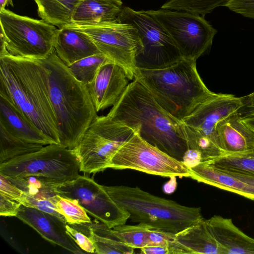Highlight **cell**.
Returning <instances> with one entry per match:
<instances>
[{
    "label": "cell",
    "mask_w": 254,
    "mask_h": 254,
    "mask_svg": "<svg viewBox=\"0 0 254 254\" xmlns=\"http://www.w3.org/2000/svg\"><path fill=\"white\" fill-rule=\"evenodd\" d=\"M107 115L115 121L138 127L142 139L179 161H182L188 149L180 121L165 111L135 78Z\"/></svg>",
    "instance_id": "1"
},
{
    "label": "cell",
    "mask_w": 254,
    "mask_h": 254,
    "mask_svg": "<svg viewBox=\"0 0 254 254\" xmlns=\"http://www.w3.org/2000/svg\"><path fill=\"white\" fill-rule=\"evenodd\" d=\"M0 94L55 144H60L45 71L39 60L0 56Z\"/></svg>",
    "instance_id": "2"
},
{
    "label": "cell",
    "mask_w": 254,
    "mask_h": 254,
    "mask_svg": "<svg viewBox=\"0 0 254 254\" xmlns=\"http://www.w3.org/2000/svg\"><path fill=\"white\" fill-rule=\"evenodd\" d=\"M46 74L60 145L72 149L98 116L86 85L72 75L55 49L39 60Z\"/></svg>",
    "instance_id": "3"
},
{
    "label": "cell",
    "mask_w": 254,
    "mask_h": 254,
    "mask_svg": "<svg viewBox=\"0 0 254 254\" xmlns=\"http://www.w3.org/2000/svg\"><path fill=\"white\" fill-rule=\"evenodd\" d=\"M134 78L146 87L165 111L179 121L218 94L205 86L197 70L196 61L193 60L183 58L162 68H137Z\"/></svg>",
    "instance_id": "4"
},
{
    "label": "cell",
    "mask_w": 254,
    "mask_h": 254,
    "mask_svg": "<svg viewBox=\"0 0 254 254\" xmlns=\"http://www.w3.org/2000/svg\"><path fill=\"white\" fill-rule=\"evenodd\" d=\"M103 188L111 198L129 213V219L152 229L176 234L203 218L200 207L182 205L138 187Z\"/></svg>",
    "instance_id": "5"
},
{
    "label": "cell",
    "mask_w": 254,
    "mask_h": 254,
    "mask_svg": "<svg viewBox=\"0 0 254 254\" xmlns=\"http://www.w3.org/2000/svg\"><path fill=\"white\" fill-rule=\"evenodd\" d=\"M0 56L39 60L53 52L59 28L44 20L0 11Z\"/></svg>",
    "instance_id": "6"
},
{
    "label": "cell",
    "mask_w": 254,
    "mask_h": 254,
    "mask_svg": "<svg viewBox=\"0 0 254 254\" xmlns=\"http://www.w3.org/2000/svg\"><path fill=\"white\" fill-rule=\"evenodd\" d=\"M79 160L72 149L50 144L38 151L0 163V173L8 178L36 176L52 183H63L79 176Z\"/></svg>",
    "instance_id": "7"
},
{
    "label": "cell",
    "mask_w": 254,
    "mask_h": 254,
    "mask_svg": "<svg viewBox=\"0 0 254 254\" xmlns=\"http://www.w3.org/2000/svg\"><path fill=\"white\" fill-rule=\"evenodd\" d=\"M138 129L107 115L97 116L72 149L79 160L80 171L96 173L108 168L116 151Z\"/></svg>",
    "instance_id": "8"
},
{
    "label": "cell",
    "mask_w": 254,
    "mask_h": 254,
    "mask_svg": "<svg viewBox=\"0 0 254 254\" xmlns=\"http://www.w3.org/2000/svg\"><path fill=\"white\" fill-rule=\"evenodd\" d=\"M117 20L131 25L138 31L143 48L135 58L137 68H162L183 59L169 33L146 11L123 6Z\"/></svg>",
    "instance_id": "9"
},
{
    "label": "cell",
    "mask_w": 254,
    "mask_h": 254,
    "mask_svg": "<svg viewBox=\"0 0 254 254\" xmlns=\"http://www.w3.org/2000/svg\"><path fill=\"white\" fill-rule=\"evenodd\" d=\"M88 34L101 53L122 66L129 80L137 69L135 58L143 46L137 29L130 24L115 21L92 25L71 24Z\"/></svg>",
    "instance_id": "10"
},
{
    "label": "cell",
    "mask_w": 254,
    "mask_h": 254,
    "mask_svg": "<svg viewBox=\"0 0 254 254\" xmlns=\"http://www.w3.org/2000/svg\"><path fill=\"white\" fill-rule=\"evenodd\" d=\"M146 11L167 31L185 59L196 61L210 48L217 32L199 14L162 8Z\"/></svg>",
    "instance_id": "11"
},
{
    "label": "cell",
    "mask_w": 254,
    "mask_h": 254,
    "mask_svg": "<svg viewBox=\"0 0 254 254\" xmlns=\"http://www.w3.org/2000/svg\"><path fill=\"white\" fill-rule=\"evenodd\" d=\"M133 169L162 177H190V169L141 138L137 131L124 142L111 158L108 168Z\"/></svg>",
    "instance_id": "12"
},
{
    "label": "cell",
    "mask_w": 254,
    "mask_h": 254,
    "mask_svg": "<svg viewBox=\"0 0 254 254\" xmlns=\"http://www.w3.org/2000/svg\"><path fill=\"white\" fill-rule=\"evenodd\" d=\"M48 183L56 194L77 200L87 212L110 229L125 224L129 219V213L91 178L79 175L63 183Z\"/></svg>",
    "instance_id": "13"
},
{
    "label": "cell",
    "mask_w": 254,
    "mask_h": 254,
    "mask_svg": "<svg viewBox=\"0 0 254 254\" xmlns=\"http://www.w3.org/2000/svg\"><path fill=\"white\" fill-rule=\"evenodd\" d=\"M242 106L241 97L218 94L199 105L190 115L180 121L186 129L198 133L217 143L216 127L228 116L236 113Z\"/></svg>",
    "instance_id": "14"
},
{
    "label": "cell",
    "mask_w": 254,
    "mask_h": 254,
    "mask_svg": "<svg viewBox=\"0 0 254 254\" xmlns=\"http://www.w3.org/2000/svg\"><path fill=\"white\" fill-rule=\"evenodd\" d=\"M127 73L119 64L110 62L100 67L86 85L97 112L113 106L129 83Z\"/></svg>",
    "instance_id": "15"
},
{
    "label": "cell",
    "mask_w": 254,
    "mask_h": 254,
    "mask_svg": "<svg viewBox=\"0 0 254 254\" xmlns=\"http://www.w3.org/2000/svg\"><path fill=\"white\" fill-rule=\"evenodd\" d=\"M15 217L50 243L59 245L73 254L84 253L66 232V223L59 218L22 204Z\"/></svg>",
    "instance_id": "16"
},
{
    "label": "cell",
    "mask_w": 254,
    "mask_h": 254,
    "mask_svg": "<svg viewBox=\"0 0 254 254\" xmlns=\"http://www.w3.org/2000/svg\"><path fill=\"white\" fill-rule=\"evenodd\" d=\"M54 49L67 66L85 57L101 53L88 34L69 26L58 29Z\"/></svg>",
    "instance_id": "17"
},
{
    "label": "cell",
    "mask_w": 254,
    "mask_h": 254,
    "mask_svg": "<svg viewBox=\"0 0 254 254\" xmlns=\"http://www.w3.org/2000/svg\"><path fill=\"white\" fill-rule=\"evenodd\" d=\"M0 124L12 134L26 141L55 144L38 129L5 95L0 94Z\"/></svg>",
    "instance_id": "18"
},
{
    "label": "cell",
    "mask_w": 254,
    "mask_h": 254,
    "mask_svg": "<svg viewBox=\"0 0 254 254\" xmlns=\"http://www.w3.org/2000/svg\"><path fill=\"white\" fill-rule=\"evenodd\" d=\"M206 222L222 254H254V239L236 226L231 219L214 215Z\"/></svg>",
    "instance_id": "19"
},
{
    "label": "cell",
    "mask_w": 254,
    "mask_h": 254,
    "mask_svg": "<svg viewBox=\"0 0 254 254\" xmlns=\"http://www.w3.org/2000/svg\"><path fill=\"white\" fill-rule=\"evenodd\" d=\"M216 131L221 147L226 154L254 149V131L242 121L237 112L220 121Z\"/></svg>",
    "instance_id": "20"
},
{
    "label": "cell",
    "mask_w": 254,
    "mask_h": 254,
    "mask_svg": "<svg viewBox=\"0 0 254 254\" xmlns=\"http://www.w3.org/2000/svg\"><path fill=\"white\" fill-rule=\"evenodd\" d=\"M190 178L254 200V187L207 162L190 168Z\"/></svg>",
    "instance_id": "21"
},
{
    "label": "cell",
    "mask_w": 254,
    "mask_h": 254,
    "mask_svg": "<svg viewBox=\"0 0 254 254\" xmlns=\"http://www.w3.org/2000/svg\"><path fill=\"white\" fill-rule=\"evenodd\" d=\"M122 8V0H79L71 24L92 25L115 21Z\"/></svg>",
    "instance_id": "22"
},
{
    "label": "cell",
    "mask_w": 254,
    "mask_h": 254,
    "mask_svg": "<svg viewBox=\"0 0 254 254\" xmlns=\"http://www.w3.org/2000/svg\"><path fill=\"white\" fill-rule=\"evenodd\" d=\"M188 254H222L220 247L203 218L175 235Z\"/></svg>",
    "instance_id": "23"
},
{
    "label": "cell",
    "mask_w": 254,
    "mask_h": 254,
    "mask_svg": "<svg viewBox=\"0 0 254 254\" xmlns=\"http://www.w3.org/2000/svg\"><path fill=\"white\" fill-rule=\"evenodd\" d=\"M42 19L59 28L70 24L79 0H34Z\"/></svg>",
    "instance_id": "24"
},
{
    "label": "cell",
    "mask_w": 254,
    "mask_h": 254,
    "mask_svg": "<svg viewBox=\"0 0 254 254\" xmlns=\"http://www.w3.org/2000/svg\"><path fill=\"white\" fill-rule=\"evenodd\" d=\"M88 236L94 243L95 253L99 254H131L135 249L117 238L102 223H88Z\"/></svg>",
    "instance_id": "25"
},
{
    "label": "cell",
    "mask_w": 254,
    "mask_h": 254,
    "mask_svg": "<svg viewBox=\"0 0 254 254\" xmlns=\"http://www.w3.org/2000/svg\"><path fill=\"white\" fill-rule=\"evenodd\" d=\"M44 145L24 140L11 134L0 124V163L41 149Z\"/></svg>",
    "instance_id": "26"
},
{
    "label": "cell",
    "mask_w": 254,
    "mask_h": 254,
    "mask_svg": "<svg viewBox=\"0 0 254 254\" xmlns=\"http://www.w3.org/2000/svg\"><path fill=\"white\" fill-rule=\"evenodd\" d=\"M207 162L222 170L254 176V149L227 154Z\"/></svg>",
    "instance_id": "27"
},
{
    "label": "cell",
    "mask_w": 254,
    "mask_h": 254,
    "mask_svg": "<svg viewBox=\"0 0 254 254\" xmlns=\"http://www.w3.org/2000/svg\"><path fill=\"white\" fill-rule=\"evenodd\" d=\"M110 62L104 54L98 53L80 59L67 66L76 79L87 85L93 81L100 67Z\"/></svg>",
    "instance_id": "28"
},
{
    "label": "cell",
    "mask_w": 254,
    "mask_h": 254,
    "mask_svg": "<svg viewBox=\"0 0 254 254\" xmlns=\"http://www.w3.org/2000/svg\"><path fill=\"white\" fill-rule=\"evenodd\" d=\"M151 227L143 224H123L111 229L112 234L119 240L134 249L148 246V233Z\"/></svg>",
    "instance_id": "29"
},
{
    "label": "cell",
    "mask_w": 254,
    "mask_h": 254,
    "mask_svg": "<svg viewBox=\"0 0 254 254\" xmlns=\"http://www.w3.org/2000/svg\"><path fill=\"white\" fill-rule=\"evenodd\" d=\"M228 0H170L161 8L187 11L204 16L216 8L223 6Z\"/></svg>",
    "instance_id": "30"
},
{
    "label": "cell",
    "mask_w": 254,
    "mask_h": 254,
    "mask_svg": "<svg viewBox=\"0 0 254 254\" xmlns=\"http://www.w3.org/2000/svg\"><path fill=\"white\" fill-rule=\"evenodd\" d=\"M55 203L58 212L69 225H79L91 223L85 209L76 199L55 196Z\"/></svg>",
    "instance_id": "31"
},
{
    "label": "cell",
    "mask_w": 254,
    "mask_h": 254,
    "mask_svg": "<svg viewBox=\"0 0 254 254\" xmlns=\"http://www.w3.org/2000/svg\"><path fill=\"white\" fill-rule=\"evenodd\" d=\"M56 195H31L24 192L17 201L25 206L36 208L54 215L66 223L64 217L58 211L55 203Z\"/></svg>",
    "instance_id": "32"
},
{
    "label": "cell",
    "mask_w": 254,
    "mask_h": 254,
    "mask_svg": "<svg viewBox=\"0 0 254 254\" xmlns=\"http://www.w3.org/2000/svg\"><path fill=\"white\" fill-rule=\"evenodd\" d=\"M223 6L244 17L254 19V0H228Z\"/></svg>",
    "instance_id": "33"
},
{
    "label": "cell",
    "mask_w": 254,
    "mask_h": 254,
    "mask_svg": "<svg viewBox=\"0 0 254 254\" xmlns=\"http://www.w3.org/2000/svg\"><path fill=\"white\" fill-rule=\"evenodd\" d=\"M66 231L80 248L86 253L95 252L93 242L90 237L76 229L65 224Z\"/></svg>",
    "instance_id": "34"
},
{
    "label": "cell",
    "mask_w": 254,
    "mask_h": 254,
    "mask_svg": "<svg viewBox=\"0 0 254 254\" xmlns=\"http://www.w3.org/2000/svg\"><path fill=\"white\" fill-rule=\"evenodd\" d=\"M175 235L158 229L150 228L148 233V246L168 245L175 241Z\"/></svg>",
    "instance_id": "35"
},
{
    "label": "cell",
    "mask_w": 254,
    "mask_h": 254,
    "mask_svg": "<svg viewBox=\"0 0 254 254\" xmlns=\"http://www.w3.org/2000/svg\"><path fill=\"white\" fill-rule=\"evenodd\" d=\"M24 191L11 182L7 178L0 173V194L17 201Z\"/></svg>",
    "instance_id": "36"
},
{
    "label": "cell",
    "mask_w": 254,
    "mask_h": 254,
    "mask_svg": "<svg viewBox=\"0 0 254 254\" xmlns=\"http://www.w3.org/2000/svg\"><path fill=\"white\" fill-rule=\"evenodd\" d=\"M140 253L144 254H182V249L174 243L168 245H159L146 247L140 249Z\"/></svg>",
    "instance_id": "37"
},
{
    "label": "cell",
    "mask_w": 254,
    "mask_h": 254,
    "mask_svg": "<svg viewBox=\"0 0 254 254\" xmlns=\"http://www.w3.org/2000/svg\"><path fill=\"white\" fill-rule=\"evenodd\" d=\"M21 205L19 202L0 194V215L16 216Z\"/></svg>",
    "instance_id": "38"
},
{
    "label": "cell",
    "mask_w": 254,
    "mask_h": 254,
    "mask_svg": "<svg viewBox=\"0 0 254 254\" xmlns=\"http://www.w3.org/2000/svg\"><path fill=\"white\" fill-rule=\"evenodd\" d=\"M242 106L237 113L242 119L254 117V92L241 97Z\"/></svg>",
    "instance_id": "39"
},
{
    "label": "cell",
    "mask_w": 254,
    "mask_h": 254,
    "mask_svg": "<svg viewBox=\"0 0 254 254\" xmlns=\"http://www.w3.org/2000/svg\"><path fill=\"white\" fill-rule=\"evenodd\" d=\"M201 153L194 149H188L184 155L182 162L189 168L194 167L202 162Z\"/></svg>",
    "instance_id": "40"
},
{
    "label": "cell",
    "mask_w": 254,
    "mask_h": 254,
    "mask_svg": "<svg viewBox=\"0 0 254 254\" xmlns=\"http://www.w3.org/2000/svg\"><path fill=\"white\" fill-rule=\"evenodd\" d=\"M222 171L227 173L228 174L231 175V176L234 177L235 178L240 180V181H242L245 183H247L254 187V176L244 174L230 171Z\"/></svg>",
    "instance_id": "41"
},
{
    "label": "cell",
    "mask_w": 254,
    "mask_h": 254,
    "mask_svg": "<svg viewBox=\"0 0 254 254\" xmlns=\"http://www.w3.org/2000/svg\"><path fill=\"white\" fill-rule=\"evenodd\" d=\"M171 180L163 186V190L167 193H171L175 191L176 189L177 182L176 177H170Z\"/></svg>",
    "instance_id": "42"
},
{
    "label": "cell",
    "mask_w": 254,
    "mask_h": 254,
    "mask_svg": "<svg viewBox=\"0 0 254 254\" xmlns=\"http://www.w3.org/2000/svg\"><path fill=\"white\" fill-rule=\"evenodd\" d=\"M242 121L254 131V117L242 119Z\"/></svg>",
    "instance_id": "43"
},
{
    "label": "cell",
    "mask_w": 254,
    "mask_h": 254,
    "mask_svg": "<svg viewBox=\"0 0 254 254\" xmlns=\"http://www.w3.org/2000/svg\"><path fill=\"white\" fill-rule=\"evenodd\" d=\"M9 4L13 6L12 0H0V11L4 9L5 6Z\"/></svg>",
    "instance_id": "44"
}]
</instances>
